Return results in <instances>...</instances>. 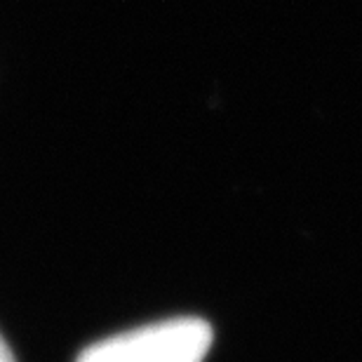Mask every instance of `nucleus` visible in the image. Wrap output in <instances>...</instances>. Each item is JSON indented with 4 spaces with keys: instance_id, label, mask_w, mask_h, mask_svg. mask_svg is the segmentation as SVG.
<instances>
[{
    "instance_id": "nucleus-1",
    "label": "nucleus",
    "mask_w": 362,
    "mask_h": 362,
    "mask_svg": "<svg viewBox=\"0 0 362 362\" xmlns=\"http://www.w3.org/2000/svg\"><path fill=\"white\" fill-rule=\"evenodd\" d=\"M214 329L205 317L184 315L106 337L78 353L76 362H205Z\"/></svg>"
},
{
    "instance_id": "nucleus-2",
    "label": "nucleus",
    "mask_w": 362,
    "mask_h": 362,
    "mask_svg": "<svg viewBox=\"0 0 362 362\" xmlns=\"http://www.w3.org/2000/svg\"><path fill=\"white\" fill-rule=\"evenodd\" d=\"M0 362H17V356H14V351L5 341L3 334H0Z\"/></svg>"
}]
</instances>
